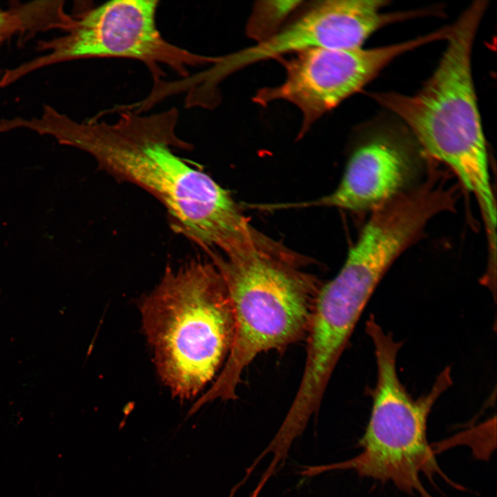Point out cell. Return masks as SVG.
<instances>
[{
	"label": "cell",
	"mask_w": 497,
	"mask_h": 497,
	"mask_svg": "<svg viewBox=\"0 0 497 497\" xmlns=\"http://www.w3.org/2000/svg\"><path fill=\"white\" fill-rule=\"evenodd\" d=\"M119 112L114 122L82 124L76 148L117 178L153 195L175 227L202 247L227 253L246 243L253 228L231 194L174 153L191 146L177 134L178 110L148 115Z\"/></svg>",
	"instance_id": "obj_1"
},
{
	"label": "cell",
	"mask_w": 497,
	"mask_h": 497,
	"mask_svg": "<svg viewBox=\"0 0 497 497\" xmlns=\"http://www.w3.org/2000/svg\"><path fill=\"white\" fill-rule=\"evenodd\" d=\"M487 6L485 1L473 2L449 26L439 64L419 92L371 97L405 121L427 155L452 170L476 197L487 234L492 235L496 202L471 71L473 44Z\"/></svg>",
	"instance_id": "obj_2"
},
{
	"label": "cell",
	"mask_w": 497,
	"mask_h": 497,
	"mask_svg": "<svg viewBox=\"0 0 497 497\" xmlns=\"http://www.w3.org/2000/svg\"><path fill=\"white\" fill-rule=\"evenodd\" d=\"M272 248L213 255L231 301L234 336L220 373L193 412L214 400L236 399L242 374L258 354L282 350L307 337L321 286Z\"/></svg>",
	"instance_id": "obj_3"
},
{
	"label": "cell",
	"mask_w": 497,
	"mask_h": 497,
	"mask_svg": "<svg viewBox=\"0 0 497 497\" xmlns=\"http://www.w3.org/2000/svg\"><path fill=\"white\" fill-rule=\"evenodd\" d=\"M141 312L162 380L179 398L195 396L226 359L234 336L233 306L218 270L199 260L167 269Z\"/></svg>",
	"instance_id": "obj_4"
},
{
	"label": "cell",
	"mask_w": 497,
	"mask_h": 497,
	"mask_svg": "<svg viewBox=\"0 0 497 497\" xmlns=\"http://www.w3.org/2000/svg\"><path fill=\"white\" fill-rule=\"evenodd\" d=\"M366 331L374 347L377 380L370 418L358 442L362 451L342 462L306 467L301 474L314 476L329 470L352 469L362 477L392 482L407 494L431 497L421 483L420 474L431 480L438 474L451 483L438 467L427 436L431 409L452 383L451 369L447 367L440 372L427 394L413 399L396 371L402 343L384 331L373 315L367 321Z\"/></svg>",
	"instance_id": "obj_5"
},
{
	"label": "cell",
	"mask_w": 497,
	"mask_h": 497,
	"mask_svg": "<svg viewBox=\"0 0 497 497\" xmlns=\"http://www.w3.org/2000/svg\"><path fill=\"white\" fill-rule=\"evenodd\" d=\"M154 0H115L72 15V26L60 37L39 41L41 56L6 69L0 75V88L6 87L41 68L69 61L90 58H124L142 62L153 83L165 75L166 66L179 78L189 68L209 65L212 57L193 52L168 41L158 30Z\"/></svg>",
	"instance_id": "obj_6"
},
{
	"label": "cell",
	"mask_w": 497,
	"mask_h": 497,
	"mask_svg": "<svg viewBox=\"0 0 497 497\" xmlns=\"http://www.w3.org/2000/svg\"><path fill=\"white\" fill-rule=\"evenodd\" d=\"M440 38L434 31L375 48H313L297 52L289 59L280 57L277 59L286 71L284 81L260 89L253 100L262 106L277 100L295 105L302 114L303 133L324 114L360 90L392 60Z\"/></svg>",
	"instance_id": "obj_7"
},
{
	"label": "cell",
	"mask_w": 497,
	"mask_h": 497,
	"mask_svg": "<svg viewBox=\"0 0 497 497\" xmlns=\"http://www.w3.org/2000/svg\"><path fill=\"white\" fill-rule=\"evenodd\" d=\"M388 3L385 0L318 1L268 39L215 57L210 67L199 73V80L206 89L215 91L228 76L259 61L313 48H360L378 29L409 19L407 11L383 12Z\"/></svg>",
	"instance_id": "obj_8"
},
{
	"label": "cell",
	"mask_w": 497,
	"mask_h": 497,
	"mask_svg": "<svg viewBox=\"0 0 497 497\" xmlns=\"http://www.w3.org/2000/svg\"><path fill=\"white\" fill-rule=\"evenodd\" d=\"M411 150L391 138L378 137L358 146L331 193L294 204L373 211L413 187L418 166Z\"/></svg>",
	"instance_id": "obj_9"
},
{
	"label": "cell",
	"mask_w": 497,
	"mask_h": 497,
	"mask_svg": "<svg viewBox=\"0 0 497 497\" xmlns=\"http://www.w3.org/2000/svg\"><path fill=\"white\" fill-rule=\"evenodd\" d=\"M64 1L10 2L0 6V45L17 37L23 45L39 33L60 30L66 32L72 23V15L66 12Z\"/></svg>",
	"instance_id": "obj_10"
},
{
	"label": "cell",
	"mask_w": 497,
	"mask_h": 497,
	"mask_svg": "<svg viewBox=\"0 0 497 497\" xmlns=\"http://www.w3.org/2000/svg\"><path fill=\"white\" fill-rule=\"evenodd\" d=\"M302 1H260L255 3L246 25V33L257 43L279 32L283 23L302 3Z\"/></svg>",
	"instance_id": "obj_11"
}]
</instances>
